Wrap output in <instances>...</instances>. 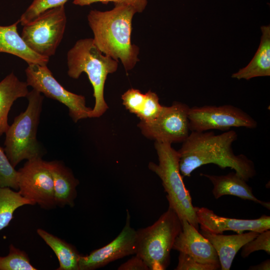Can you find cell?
<instances>
[{
	"instance_id": "20",
	"label": "cell",
	"mask_w": 270,
	"mask_h": 270,
	"mask_svg": "<svg viewBox=\"0 0 270 270\" xmlns=\"http://www.w3.org/2000/svg\"><path fill=\"white\" fill-rule=\"evenodd\" d=\"M260 43L254 56L245 68L232 74V78L249 80L258 76H270V26L261 27Z\"/></svg>"
},
{
	"instance_id": "18",
	"label": "cell",
	"mask_w": 270,
	"mask_h": 270,
	"mask_svg": "<svg viewBox=\"0 0 270 270\" xmlns=\"http://www.w3.org/2000/svg\"><path fill=\"white\" fill-rule=\"evenodd\" d=\"M19 23L18 20L9 26H0V52L14 55L24 60L28 64H47L50 58L32 50L19 34L17 30Z\"/></svg>"
},
{
	"instance_id": "23",
	"label": "cell",
	"mask_w": 270,
	"mask_h": 270,
	"mask_svg": "<svg viewBox=\"0 0 270 270\" xmlns=\"http://www.w3.org/2000/svg\"><path fill=\"white\" fill-rule=\"evenodd\" d=\"M30 262L28 254L12 244L9 246L8 254L0 256V270H36Z\"/></svg>"
},
{
	"instance_id": "26",
	"label": "cell",
	"mask_w": 270,
	"mask_h": 270,
	"mask_svg": "<svg viewBox=\"0 0 270 270\" xmlns=\"http://www.w3.org/2000/svg\"><path fill=\"white\" fill-rule=\"evenodd\" d=\"M145 95L143 108L137 116L141 121L150 122L158 116L164 106L160 104L159 98L155 92L148 90Z\"/></svg>"
},
{
	"instance_id": "31",
	"label": "cell",
	"mask_w": 270,
	"mask_h": 270,
	"mask_svg": "<svg viewBox=\"0 0 270 270\" xmlns=\"http://www.w3.org/2000/svg\"><path fill=\"white\" fill-rule=\"evenodd\" d=\"M118 270H149L147 264L140 257L136 255L122 264Z\"/></svg>"
},
{
	"instance_id": "28",
	"label": "cell",
	"mask_w": 270,
	"mask_h": 270,
	"mask_svg": "<svg viewBox=\"0 0 270 270\" xmlns=\"http://www.w3.org/2000/svg\"><path fill=\"white\" fill-rule=\"evenodd\" d=\"M145 98V94H144L140 90L132 88L126 90L122 96V104L126 108L136 116L143 108Z\"/></svg>"
},
{
	"instance_id": "19",
	"label": "cell",
	"mask_w": 270,
	"mask_h": 270,
	"mask_svg": "<svg viewBox=\"0 0 270 270\" xmlns=\"http://www.w3.org/2000/svg\"><path fill=\"white\" fill-rule=\"evenodd\" d=\"M28 92L26 82L20 81L13 72L0 82V136L9 126L8 116L14 102L26 97Z\"/></svg>"
},
{
	"instance_id": "3",
	"label": "cell",
	"mask_w": 270,
	"mask_h": 270,
	"mask_svg": "<svg viewBox=\"0 0 270 270\" xmlns=\"http://www.w3.org/2000/svg\"><path fill=\"white\" fill-rule=\"evenodd\" d=\"M68 74L78 79L85 72L93 87L95 104L90 118L102 116L108 108L104 98V88L107 76L114 72L118 61L104 54L92 38L78 40L67 53Z\"/></svg>"
},
{
	"instance_id": "16",
	"label": "cell",
	"mask_w": 270,
	"mask_h": 270,
	"mask_svg": "<svg viewBox=\"0 0 270 270\" xmlns=\"http://www.w3.org/2000/svg\"><path fill=\"white\" fill-rule=\"evenodd\" d=\"M200 175L208 178L212 182L213 184L212 193L216 199L223 196H234L254 202L270 210V202L257 198L246 181L236 172L220 176L206 174H200Z\"/></svg>"
},
{
	"instance_id": "22",
	"label": "cell",
	"mask_w": 270,
	"mask_h": 270,
	"mask_svg": "<svg viewBox=\"0 0 270 270\" xmlns=\"http://www.w3.org/2000/svg\"><path fill=\"white\" fill-rule=\"evenodd\" d=\"M24 205H34L20 192L8 187L0 188V231L6 227L13 218L15 210Z\"/></svg>"
},
{
	"instance_id": "29",
	"label": "cell",
	"mask_w": 270,
	"mask_h": 270,
	"mask_svg": "<svg viewBox=\"0 0 270 270\" xmlns=\"http://www.w3.org/2000/svg\"><path fill=\"white\" fill-rule=\"evenodd\" d=\"M178 264L176 270H216L220 266L202 264L194 260L188 254L180 252Z\"/></svg>"
},
{
	"instance_id": "11",
	"label": "cell",
	"mask_w": 270,
	"mask_h": 270,
	"mask_svg": "<svg viewBox=\"0 0 270 270\" xmlns=\"http://www.w3.org/2000/svg\"><path fill=\"white\" fill-rule=\"evenodd\" d=\"M18 185L21 195L34 204L46 210L56 206L52 178L42 158L27 160L18 170Z\"/></svg>"
},
{
	"instance_id": "10",
	"label": "cell",
	"mask_w": 270,
	"mask_h": 270,
	"mask_svg": "<svg viewBox=\"0 0 270 270\" xmlns=\"http://www.w3.org/2000/svg\"><path fill=\"white\" fill-rule=\"evenodd\" d=\"M190 107L185 104L174 102L164 106L154 120L140 121L138 126L144 136L155 142L172 144L184 142L190 134L188 113Z\"/></svg>"
},
{
	"instance_id": "25",
	"label": "cell",
	"mask_w": 270,
	"mask_h": 270,
	"mask_svg": "<svg viewBox=\"0 0 270 270\" xmlns=\"http://www.w3.org/2000/svg\"><path fill=\"white\" fill-rule=\"evenodd\" d=\"M18 190V171L10 162L4 150L0 146V188Z\"/></svg>"
},
{
	"instance_id": "4",
	"label": "cell",
	"mask_w": 270,
	"mask_h": 270,
	"mask_svg": "<svg viewBox=\"0 0 270 270\" xmlns=\"http://www.w3.org/2000/svg\"><path fill=\"white\" fill-rule=\"evenodd\" d=\"M155 148L158 156V164L150 162V170L160 178L168 202L182 220H186L198 230L195 208L189 190L186 187L179 168V154L171 144L155 142Z\"/></svg>"
},
{
	"instance_id": "1",
	"label": "cell",
	"mask_w": 270,
	"mask_h": 270,
	"mask_svg": "<svg viewBox=\"0 0 270 270\" xmlns=\"http://www.w3.org/2000/svg\"><path fill=\"white\" fill-rule=\"evenodd\" d=\"M234 130L216 134L213 132H191L178 150L182 177L190 176L196 168L213 164L222 168H230L246 182L256 174L253 162L245 155L234 154L232 144L237 140Z\"/></svg>"
},
{
	"instance_id": "9",
	"label": "cell",
	"mask_w": 270,
	"mask_h": 270,
	"mask_svg": "<svg viewBox=\"0 0 270 270\" xmlns=\"http://www.w3.org/2000/svg\"><path fill=\"white\" fill-rule=\"evenodd\" d=\"M188 118L191 132L214 129L226 131L233 127L253 129L258 126L257 122L248 114L230 104L190 108Z\"/></svg>"
},
{
	"instance_id": "12",
	"label": "cell",
	"mask_w": 270,
	"mask_h": 270,
	"mask_svg": "<svg viewBox=\"0 0 270 270\" xmlns=\"http://www.w3.org/2000/svg\"><path fill=\"white\" fill-rule=\"evenodd\" d=\"M126 224L120 234L105 246L94 250L89 254L80 256L79 270H94L110 262L136 254V230L131 227L130 216L126 210Z\"/></svg>"
},
{
	"instance_id": "8",
	"label": "cell",
	"mask_w": 270,
	"mask_h": 270,
	"mask_svg": "<svg viewBox=\"0 0 270 270\" xmlns=\"http://www.w3.org/2000/svg\"><path fill=\"white\" fill-rule=\"evenodd\" d=\"M25 72L28 86L66 106L74 122L90 118L92 108L86 106L85 97L66 90L54 78L46 64H29Z\"/></svg>"
},
{
	"instance_id": "24",
	"label": "cell",
	"mask_w": 270,
	"mask_h": 270,
	"mask_svg": "<svg viewBox=\"0 0 270 270\" xmlns=\"http://www.w3.org/2000/svg\"><path fill=\"white\" fill-rule=\"evenodd\" d=\"M68 0H32L20 18L23 26L48 10L64 5Z\"/></svg>"
},
{
	"instance_id": "30",
	"label": "cell",
	"mask_w": 270,
	"mask_h": 270,
	"mask_svg": "<svg viewBox=\"0 0 270 270\" xmlns=\"http://www.w3.org/2000/svg\"><path fill=\"white\" fill-rule=\"evenodd\" d=\"M113 2L115 4H124L130 6L136 10L137 13L142 12L146 8L148 0H74L73 4L78 6H89L96 2L108 3Z\"/></svg>"
},
{
	"instance_id": "21",
	"label": "cell",
	"mask_w": 270,
	"mask_h": 270,
	"mask_svg": "<svg viewBox=\"0 0 270 270\" xmlns=\"http://www.w3.org/2000/svg\"><path fill=\"white\" fill-rule=\"evenodd\" d=\"M36 232L56 254L59 262L56 270H79L80 255L74 246L42 228Z\"/></svg>"
},
{
	"instance_id": "17",
	"label": "cell",
	"mask_w": 270,
	"mask_h": 270,
	"mask_svg": "<svg viewBox=\"0 0 270 270\" xmlns=\"http://www.w3.org/2000/svg\"><path fill=\"white\" fill-rule=\"evenodd\" d=\"M47 163L52 178L56 206L72 208L77 196L78 180L61 162L53 160Z\"/></svg>"
},
{
	"instance_id": "7",
	"label": "cell",
	"mask_w": 270,
	"mask_h": 270,
	"mask_svg": "<svg viewBox=\"0 0 270 270\" xmlns=\"http://www.w3.org/2000/svg\"><path fill=\"white\" fill-rule=\"evenodd\" d=\"M66 24L63 5L46 10L24 25L21 36L32 50L50 58L62 40Z\"/></svg>"
},
{
	"instance_id": "27",
	"label": "cell",
	"mask_w": 270,
	"mask_h": 270,
	"mask_svg": "<svg viewBox=\"0 0 270 270\" xmlns=\"http://www.w3.org/2000/svg\"><path fill=\"white\" fill-rule=\"evenodd\" d=\"M241 256L246 258L252 253L260 250L270 254V230H264L258 235L256 237L246 243L242 248Z\"/></svg>"
},
{
	"instance_id": "6",
	"label": "cell",
	"mask_w": 270,
	"mask_h": 270,
	"mask_svg": "<svg viewBox=\"0 0 270 270\" xmlns=\"http://www.w3.org/2000/svg\"><path fill=\"white\" fill-rule=\"evenodd\" d=\"M26 110L16 116L6 132L4 152L15 168L21 161L42 158L36 132L44 96L32 90L26 96Z\"/></svg>"
},
{
	"instance_id": "13",
	"label": "cell",
	"mask_w": 270,
	"mask_h": 270,
	"mask_svg": "<svg viewBox=\"0 0 270 270\" xmlns=\"http://www.w3.org/2000/svg\"><path fill=\"white\" fill-rule=\"evenodd\" d=\"M198 224L201 230L222 234L227 230L237 234L245 231L260 233L270 228V216L262 215L256 219H238L225 218L214 214L206 208L194 207Z\"/></svg>"
},
{
	"instance_id": "15",
	"label": "cell",
	"mask_w": 270,
	"mask_h": 270,
	"mask_svg": "<svg viewBox=\"0 0 270 270\" xmlns=\"http://www.w3.org/2000/svg\"><path fill=\"white\" fill-rule=\"evenodd\" d=\"M200 233L210 242L216 250L222 270H229L238 250L259 234L256 232L248 231L236 234L224 235L202 230Z\"/></svg>"
},
{
	"instance_id": "14",
	"label": "cell",
	"mask_w": 270,
	"mask_h": 270,
	"mask_svg": "<svg viewBox=\"0 0 270 270\" xmlns=\"http://www.w3.org/2000/svg\"><path fill=\"white\" fill-rule=\"evenodd\" d=\"M172 249L188 254L199 262L220 266L217 252L210 242L186 220H182V230Z\"/></svg>"
},
{
	"instance_id": "2",
	"label": "cell",
	"mask_w": 270,
	"mask_h": 270,
	"mask_svg": "<svg viewBox=\"0 0 270 270\" xmlns=\"http://www.w3.org/2000/svg\"><path fill=\"white\" fill-rule=\"evenodd\" d=\"M136 13L130 6L115 4L108 10H92L87 16L95 44L104 54L120 60L126 72L140 60L139 47L131 40L132 20Z\"/></svg>"
},
{
	"instance_id": "5",
	"label": "cell",
	"mask_w": 270,
	"mask_h": 270,
	"mask_svg": "<svg viewBox=\"0 0 270 270\" xmlns=\"http://www.w3.org/2000/svg\"><path fill=\"white\" fill-rule=\"evenodd\" d=\"M182 230V220L168 206L152 225L136 230L135 254L150 270H164L170 264V252Z\"/></svg>"
},
{
	"instance_id": "32",
	"label": "cell",
	"mask_w": 270,
	"mask_h": 270,
	"mask_svg": "<svg viewBox=\"0 0 270 270\" xmlns=\"http://www.w3.org/2000/svg\"><path fill=\"white\" fill-rule=\"evenodd\" d=\"M248 270H270V260L268 259L260 264L251 266Z\"/></svg>"
}]
</instances>
